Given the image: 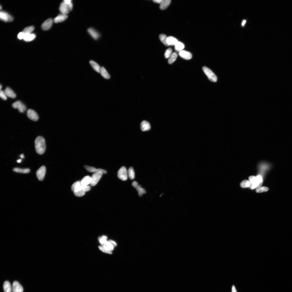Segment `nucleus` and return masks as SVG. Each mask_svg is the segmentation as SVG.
Masks as SVG:
<instances>
[{
    "instance_id": "9d476101",
    "label": "nucleus",
    "mask_w": 292,
    "mask_h": 292,
    "mask_svg": "<svg viewBox=\"0 0 292 292\" xmlns=\"http://www.w3.org/2000/svg\"><path fill=\"white\" fill-rule=\"evenodd\" d=\"M200 146H201L204 152L210 158L216 159L220 156L219 149L207 133L202 134Z\"/></svg>"
},
{
    "instance_id": "dca6fc26",
    "label": "nucleus",
    "mask_w": 292,
    "mask_h": 292,
    "mask_svg": "<svg viewBox=\"0 0 292 292\" xmlns=\"http://www.w3.org/2000/svg\"><path fill=\"white\" fill-rule=\"evenodd\" d=\"M50 68L45 63L41 64L35 70V75L38 79H47L50 73Z\"/></svg>"
},
{
    "instance_id": "f03ea898",
    "label": "nucleus",
    "mask_w": 292,
    "mask_h": 292,
    "mask_svg": "<svg viewBox=\"0 0 292 292\" xmlns=\"http://www.w3.org/2000/svg\"><path fill=\"white\" fill-rule=\"evenodd\" d=\"M0 36L2 40L11 44H19L26 40V36L23 31L6 23L0 25Z\"/></svg>"
},
{
    "instance_id": "2eb2a0df",
    "label": "nucleus",
    "mask_w": 292,
    "mask_h": 292,
    "mask_svg": "<svg viewBox=\"0 0 292 292\" xmlns=\"http://www.w3.org/2000/svg\"><path fill=\"white\" fill-rule=\"evenodd\" d=\"M0 193L1 196L8 200H12L14 198V193L11 189L8 182L1 180L0 183Z\"/></svg>"
},
{
    "instance_id": "1a4fd4ad",
    "label": "nucleus",
    "mask_w": 292,
    "mask_h": 292,
    "mask_svg": "<svg viewBox=\"0 0 292 292\" xmlns=\"http://www.w3.org/2000/svg\"><path fill=\"white\" fill-rule=\"evenodd\" d=\"M135 35L134 29L122 27L111 35L108 38L107 42L111 46L120 45L131 40Z\"/></svg>"
},
{
    "instance_id": "0eeeda50",
    "label": "nucleus",
    "mask_w": 292,
    "mask_h": 292,
    "mask_svg": "<svg viewBox=\"0 0 292 292\" xmlns=\"http://www.w3.org/2000/svg\"><path fill=\"white\" fill-rule=\"evenodd\" d=\"M175 62L177 67L189 79L196 78L199 74L200 70L197 65L186 57H177Z\"/></svg>"
},
{
    "instance_id": "f8f14e48",
    "label": "nucleus",
    "mask_w": 292,
    "mask_h": 292,
    "mask_svg": "<svg viewBox=\"0 0 292 292\" xmlns=\"http://www.w3.org/2000/svg\"><path fill=\"white\" fill-rule=\"evenodd\" d=\"M71 74V70L67 67L50 68L47 79L52 83H60L67 80Z\"/></svg>"
},
{
    "instance_id": "6ab92c4d",
    "label": "nucleus",
    "mask_w": 292,
    "mask_h": 292,
    "mask_svg": "<svg viewBox=\"0 0 292 292\" xmlns=\"http://www.w3.org/2000/svg\"><path fill=\"white\" fill-rule=\"evenodd\" d=\"M0 14H1V18L2 19L3 17V13L1 12Z\"/></svg>"
},
{
    "instance_id": "9b49d317",
    "label": "nucleus",
    "mask_w": 292,
    "mask_h": 292,
    "mask_svg": "<svg viewBox=\"0 0 292 292\" xmlns=\"http://www.w3.org/2000/svg\"><path fill=\"white\" fill-rule=\"evenodd\" d=\"M179 127L190 142L197 146H200L202 134L200 133L196 127L186 121H180Z\"/></svg>"
},
{
    "instance_id": "39448f33",
    "label": "nucleus",
    "mask_w": 292,
    "mask_h": 292,
    "mask_svg": "<svg viewBox=\"0 0 292 292\" xmlns=\"http://www.w3.org/2000/svg\"><path fill=\"white\" fill-rule=\"evenodd\" d=\"M106 41L102 37H97L84 48L83 55L88 61L96 60L104 53Z\"/></svg>"
},
{
    "instance_id": "4468645a",
    "label": "nucleus",
    "mask_w": 292,
    "mask_h": 292,
    "mask_svg": "<svg viewBox=\"0 0 292 292\" xmlns=\"http://www.w3.org/2000/svg\"><path fill=\"white\" fill-rule=\"evenodd\" d=\"M281 257L285 263L292 262V242L290 241L285 242L281 247Z\"/></svg>"
},
{
    "instance_id": "7ed1b4c3",
    "label": "nucleus",
    "mask_w": 292,
    "mask_h": 292,
    "mask_svg": "<svg viewBox=\"0 0 292 292\" xmlns=\"http://www.w3.org/2000/svg\"><path fill=\"white\" fill-rule=\"evenodd\" d=\"M54 230L61 239L70 242L77 239L78 234L73 225L67 220L58 218L54 221Z\"/></svg>"
},
{
    "instance_id": "a211bd4d",
    "label": "nucleus",
    "mask_w": 292,
    "mask_h": 292,
    "mask_svg": "<svg viewBox=\"0 0 292 292\" xmlns=\"http://www.w3.org/2000/svg\"><path fill=\"white\" fill-rule=\"evenodd\" d=\"M0 175H1V176H0V177H1V180H2V177L4 175V173H3V172L2 169H1V172H0Z\"/></svg>"
},
{
    "instance_id": "20e7f679",
    "label": "nucleus",
    "mask_w": 292,
    "mask_h": 292,
    "mask_svg": "<svg viewBox=\"0 0 292 292\" xmlns=\"http://www.w3.org/2000/svg\"><path fill=\"white\" fill-rule=\"evenodd\" d=\"M118 20L124 28L131 29H134L141 22L137 10L127 3L120 9Z\"/></svg>"
},
{
    "instance_id": "f257e3e1",
    "label": "nucleus",
    "mask_w": 292,
    "mask_h": 292,
    "mask_svg": "<svg viewBox=\"0 0 292 292\" xmlns=\"http://www.w3.org/2000/svg\"><path fill=\"white\" fill-rule=\"evenodd\" d=\"M25 214L29 217L34 218L41 225H46L53 219L51 211L40 202H33L24 209Z\"/></svg>"
},
{
    "instance_id": "ddd939ff",
    "label": "nucleus",
    "mask_w": 292,
    "mask_h": 292,
    "mask_svg": "<svg viewBox=\"0 0 292 292\" xmlns=\"http://www.w3.org/2000/svg\"><path fill=\"white\" fill-rule=\"evenodd\" d=\"M68 57V54L66 52L54 54L47 59L45 63L50 68L62 67L67 61Z\"/></svg>"
},
{
    "instance_id": "423d86ee",
    "label": "nucleus",
    "mask_w": 292,
    "mask_h": 292,
    "mask_svg": "<svg viewBox=\"0 0 292 292\" xmlns=\"http://www.w3.org/2000/svg\"><path fill=\"white\" fill-rule=\"evenodd\" d=\"M70 292H91L90 280L82 272L74 274L69 283Z\"/></svg>"
},
{
    "instance_id": "f3484780",
    "label": "nucleus",
    "mask_w": 292,
    "mask_h": 292,
    "mask_svg": "<svg viewBox=\"0 0 292 292\" xmlns=\"http://www.w3.org/2000/svg\"><path fill=\"white\" fill-rule=\"evenodd\" d=\"M127 3L132 8L136 9L143 4V1L142 0H129Z\"/></svg>"
},
{
    "instance_id": "6e6552de",
    "label": "nucleus",
    "mask_w": 292,
    "mask_h": 292,
    "mask_svg": "<svg viewBox=\"0 0 292 292\" xmlns=\"http://www.w3.org/2000/svg\"><path fill=\"white\" fill-rule=\"evenodd\" d=\"M9 185L14 193L28 197L31 196L32 189L28 183L18 175H13L8 182Z\"/></svg>"
}]
</instances>
